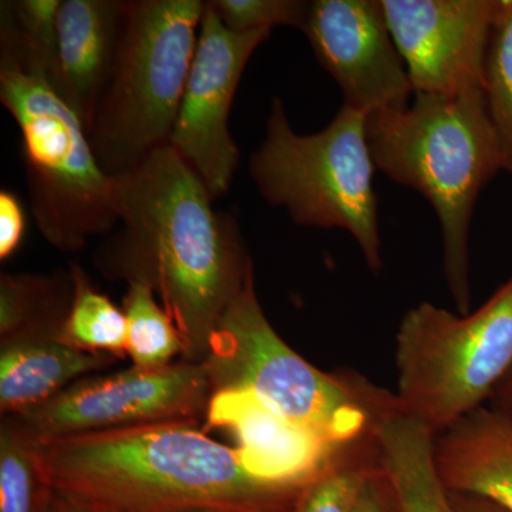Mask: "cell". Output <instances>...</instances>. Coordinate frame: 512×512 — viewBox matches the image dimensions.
<instances>
[{"label": "cell", "mask_w": 512, "mask_h": 512, "mask_svg": "<svg viewBox=\"0 0 512 512\" xmlns=\"http://www.w3.org/2000/svg\"><path fill=\"white\" fill-rule=\"evenodd\" d=\"M414 94L457 97L483 90L485 57L500 0H382Z\"/></svg>", "instance_id": "obj_12"}, {"label": "cell", "mask_w": 512, "mask_h": 512, "mask_svg": "<svg viewBox=\"0 0 512 512\" xmlns=\"http://www.w3.org/2000/svg\"><path fill=\"white\" fill-rule=\"evenodd\" d=\"M202 512H212V511H202Z\"/></svg>", "instance_id": "obj_31"}, {"label": "cell", "mask_w": 512, "mask_h": 512, "mask_svg": "<svg viewBox=\"0 0 512 512\" xmlns=\"http://www.w3.org/2000/svg\"><path fill=\"white\" fill-rule=\"evenodd\" d=\"M73 299L59 340L70 348L116 359L127 356V320L123 309L96 291L82 266L70 264Z\"/></svg>", "instance_id": "obj_19"}, {"label": "cell", "mask_w": 512, "mask_h": 512, "mask_svg": "<svg viewBox=\"0 0 512 512\" xmlns=\"http://www.w3.org/2000/svg\"><path fill=\"white\" fill-rule=\"evenodd\" d=\"M367 141V116L343 104L328 127L298 134L284 103L272 101L261 147L249 163L262 197L303 227L352 234L372 271L382 269V242Z\"/></svg>", "instance_id": "obj_7"}, {"label": "cell", "mask_w": 512, "mask_h": 512, "mask_svg": "<svg viewBox=\"0 0 512 512\" xmlns=\"http://www.w3.org/2000/svg\"><path fill=\"white\" fill-rule=\"evenodd\" d=\"M126 8V0H63L60 8L50 76L87 134L113 72Z\"/></svg>", "instance_id": "obj_14"}, {"label": "cell", "mask_w": 512, "mask_h": 512, "mask_svg": "<svg viewBox=\"0 0 512 512\" xmlns=\"http://www.w3.org/2000/svg\"><path fill=\"white\" fill-rule=\"evenodd\" d=\"M379 468L376 440L340 457L306 485L292 512H352L363 485Z\"/></svg>", "instance_id": "obj_23"}, {"label": "cell", "mask_w": 512, "mask_h": 512, "mask_svg": "<svg viewBox=\"0 0 512 512\" xmlns=\"http://www.w3.org/2000/svg\"><path fill=\"white\" fill-rule=\"evenodd\" d=\"M271 30L232 32L205 2L197 49L170 146L194 168L217 200L231 187L239 150L228 120L239 80Z\"/></svg>", "instance_id": "obj_10"}, {"label": "cell", "mask_w": 512, "mask_h": 512, "mask_svg": "<svg viewBox=\"0 0 512 512\" xmlns=\"http://www.w3.org/2000/svg\"><path fill=\"white\" fill-rule=\"evenodd\" d=\"M73 299L72 276H0V342L57 338Z\"/></svg>", "instance_id": "obj_18"}, {"label": "cell", "mask_w": 512, "mask_h": 512, "mask_svg": "<svg viewBox=\"0 0 512 512\" xmlns=\"http://www.w3.org/2000/svg\"><path fill=\"white\" fill-rule=\"evenodd\" d=\"M117 360L70 348L57 338L0 342V413L8 417L29 412Z\"/></svg>", "instance_id": "obj_16"}, {"label": "cell", "mask_w": 512, "mask_h": 512, "mask_svg": "<svg viewBox=\"0 0 512 512\" xmlns=\"http://www.w3.org/2000/svg\"><path fill=\"white\" fill-rule=\"evenodd\" d=\"M375 440L396 512H454L434 460L433 433L394 404L377 423Z\"/></svg>", "instance_id": "obj_17"}, {"label": "cell", "mask_w": 512, "mask_h": 512, "mask_svg": "<svg viewBox=\"0 0 512 512\" xmlns=\"http://www.w3.org/2000/svg\"><path fill=\"white\" fill-rule=\"evenodd\" d=\"M26 214L22 202L13 192L0 191V261L18 251L25 238Z\"/></svg>", "instance_id": "obj_26"}, {"label": "cell", "mask_w": 512, "mask_h": 512, "mask_svg": "<svg viewBox=\"0 0 512 512\" xmlns=\"http://www.w3.org/2000/svg\"><path fill=\"white\" fill-rule=\"evenodd\" d=\"M32 443L55 493L92 512H292L305 490L249 476L200 423Z\"/></svg>", "instance_id": "obj_2"}, {"label": "cell", "mask_w": 512, "mask_h": 512, "mask_svg": "<svg viewBox=\"0 0 512 512\" xmlns=\"http://www.w3.org/2000/svg\"><path fill=\"white\" fill-rule=\"evenodd\" d=\"M434 460L450 493L512 512V419L478 407L436 436Z\"/></svg>", "instance_id": "obj_15"}, {"label": "cell", "mask_w": 512, "mask_h": 512, "mask_svg": "<svg viewBox=\"0 0 512 512\" xmlns=\"http://www.w3.org/2000/svg\"><path fill=\"white\" fill-rule=\"evenodd\" d=\"M202 363L212 393L248 390L340 447L372 440L377 423L394 406V396L323 373L289 348L262 311L254 272L212 330Z\"/></svg>", "instance_id": "obj_5"}, {"label": "cell", "mask_w": 512, "mask_h": 512, "mask_svg": "<svg viewBox=\"0 0 512 512\" xmlns=\"http://www.w3.org/2000/svg\"><path fill=\"white\" fill-rule=\"evenodd\" d=\"M400 412L434 436L483 406L512 367V279L474 313L424 302L396 336Z\"/></svg>", "instance_id": "obj_8"}, {"label": "cell", "mask_w": 512, "mask_h": 512, "mask_svg": "<svg viewBox=\"0 0 512 512\" xmlns=\"http://www.w3.org/2000/svg\"><path fill=\"white\" fill-rule=\"evenodd\" d=\"M367 141L376 168L433 205L448 288L458 311L467 315L471 217L484 185L504 168L483 90L457 97L416 94L406 109L367 117Z\"/></svg>", "instance_id": "obj_4"}, {"label": "cell", "mask_w": 512, "mask_h": 512, "mask_svg": "<svg viewBox=\"0 0 512 512\" xmlns=\"http://www.w3.org/2000/svg\"><path fill=\"white\" fill-rule=\"evenodd\" d=\"M207 429H224L237 440L242 468L264 483L303 488L356 447H340L286 419L248 390L212 393ZM373 440V439H372Z\"/></svg>", "instance_id": "obj_13"}, {"label": "cell", "mask_w": 512, "mask_h": 512, "mask_svg": "<svg viewBox=\"0 0 512 512\" xmlns=\"http://www.w3.org/2000/svg\"><path fill=\"white\" fill-rule=\"evenodd\" d=\"M123 312L127 320L126 353L133 366L158 369L183 359L184 340L173 318L143 282L127 284Z\"/></svg>", "instance_id": "obj_20"}, {"label": "cell", "mask_w": 512, "mask_h": 512, "mask_svg": "<svg viewBox=\"0 0 512 512\" xmlns=\"http://www.w3.org/2000/svg\"><path fill=\"white\" fill-rule=\"evenodd\" d=\"M210 6L232 32L272 30L275 26L302 29L309 2L302 0H211Z\"/></svg>", "instance_id": "obj_24"}, {"label": "cell", "mask_w": 512, "mask_h": 512, "mask_svg": "<svg viewBox=\"0 0 512 512\" xmlns=\"http://www.w3.org/2000/svg\"><path fill=\"white\" fill-rule=\"evenodd\" d=\"M501 383H504L505 393H507L505 394V397H507L508 402H510L512 406V367L510 372L507 373V376L504 377V380ZM510 417L512 419V416Z\"/></svg>", "instance_id": "obj_30"}, {"label": "cell", "mask_w": 512, "mask_h": 512, "mask_svg": "<svg viewBox=\"0 0 512 512\" xmlns=\"http://www.w3.org/2000/svg\"><path fill=\"white\" fill-rule=\"evenodd\" d=\"M50 73L52 64L0 6V101L22 136L33 218L50 245L77 252L119 222L117 178L100 167L86 127Z\"/></svg>", "instance_id": "obj_3"}, {"label": "cell", "mask_w": 512, "mask_h": 512, "mask_svg": "<svg viewBox=\"0 0 512 512\" xmlns=\"http://www.w3.org/2000/svg\"><path fill=\"white\" fill-rule=\"evenodd\" d=\"M386 491L387 481L379 466L376 473L363 485L352 512H387L384 504Z\"/></svg>", "instance_id": "obj_27"}, {"label": "cell", "mask_w": 512, "mask_h": 512, "mask_svg": "<svg viewBox=\"0 0 512 512\" xmlns=\"http://www.w3.org/2000/svg\"><path fill=\"white\" fill-rule=\"evenodd\" d=\"M483 93L504 168L512 171V0H500L485 57Z\"/></svg>", "instance_id": "obj_22"}, {"label": "cell", "mask_w": 512, "mask_h": 512, "mask_svg": "<svg viewBox=\"0 0 512 512\" xmlns=\"http://www.w3.org/2000/svg\"><path fill=\"white\" fill-rule=\"evenodd\" d=\"M121 229L96 254L107 278L153 289L202 363L212 330L254 272L237 224L170 144L117 175Z\"/></svg>", "instance_id": "obj_1"}, {"label": "cell", "mask_w": 512, "mask_h": 512, "mask_svg": "<svg viewBox=\"0 0 512 512\" xmlns=\"http://www.w3.org/2000/svg\"><path fill=\"white\" fill-rule=\"evenodd\" d=\"M204 12L202 0H127L116 62L89 134L110 177L170 143Z\"/></svg>", "instance_id": "obj_6"}, {"label": "cell", "mask_w": 512, "mask_h": 512, "mask_svg": "<svg viewBox=\"0 0 512 512\" xmlns=\"http://www.w3.org/2000/svg\"><path fill=\"white\" fill-rule=\"evenodd\" d=\"M50 512H92L86 510V508L80 507L79 504L73 503V501L67 500L60 494H55V500H53L52 511Z\"/></svg>", "instance_id": "obj_29"}, {"label": "cell", "mask_w": 512, "mask_h": 512, "mask_svg": "<svg viewBox=\"0 0 512 512\" xmlns=\"http://www.w3.org/2000/svg\"><path fill=\"white\" fill-rule=\"evenodd\" d=\"M451 507L454 512H505L497 505L481 500V498L470 497V495L450 493Z\"/></svg>", "instance_id": "obj_28"}, {"label": "cell", "mask_w": 512, "mask_h": 512, "mask_svg": "<svg viewBox=\"0 0 512 512\" xmlns=\"http://www.w3.org/2000/svg\"><path fill=\"white\" fill-rule=\"evenodd\" d=\"M55 490L47 483L35 446L12 416L0 424V512H50Z\"/></svg>", "instance_id": "obj_21"}, {"label": "cell", "mask_w": 512, "mask_h": 512, "mask_svg": "<svg viewBox=\"0 0 512 512\" xmlns=\"http://www.w3.org/2000/svg\"><path fill=\"white\" fill-rule=\"evenodd\" d=\"M63 0H12L2 2L20 35L43 59L55 66L57 20Z\"/></svg>", "instance_id": "obj_25"}, {"label": "cell", "mask_w": 512, "mask_h": 512, "mask_svg": "<svg viewBox=\"0 0 512 512\" xmlns=\"http://www.w3.org/2000/svg\"><path fill=\"white\" fill-rule=\"evenodd\" d=\"M212 396L204 363L131 366L77 380L53 399L12 416L35 443L167 423H200Z\"/></svg>", "instance_id": "obj_9"}, {"label": "cell", "mask_w": 512, "mask_h": 512, "mask_svg": "<svg viewBox=\"0 0 512 512\" xmlns=\"http://www.w3.org/2000/svg\"><path fill=\"white\" fill-rule=\"evenodd\" d=\"M301 30L345 106L367 117L409 106L412 82L382 0H313Z\"/></svg>", "instance_id": "obj_11"}]
</instances>
